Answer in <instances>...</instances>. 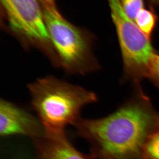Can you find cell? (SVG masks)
Segmentation results:
<instances>
[{"label":"cell","instance_id":"cell-1","mask_svg":"<svg viewBox=\"0 0 159 159\" xmlns=\"http://www.w3.org/2000/svg\"><path fill=\"white\" fill-rule=\"evenodd\" d=\"M159 115L143 92L102 118H80L74 126L95 159H142L145 142L158 130Z\"/></svg>","mask_w":159,"mask_h":159},{"label":"cell","instance_id":"cell-2","mask_svg":"<svg viewBox=\"0 0 159 159\" xmlns=\"http://www.w3.org/2000/svg\"><path fill=\"white\" fill-rule=\"evenodd\" d=\"M28 89L32 107L49 135H66V127L81 118V110L97 100L93 92L52 75L29 84Z\"/></svg>","mask_w":159,"mask_h":159},{"label":"cell","instance_id":"cell-3","mask_svg":"<svg viewBox=\"0 0 159 159\" xmlns=\"http://www.w3.org/2000/svg\"><path fill=\"white\" fill-rule=\"evenodd\" d=\"M42 7L60 68L68 74L79 75L99 70L100 67L93 52V34L69 22L56 6Z\"/></svg>","mask_w":159,"mask_h":159},{"label":"cell","instance_id":"cell-4","mask_svg":"<svg viewBox=\"0 0 159 159\" xmlns=\"http://www.w3.org/2000/svg\"><path fill=\"white\" fill-rule=\"evenodd\" d=\"M3 28L25 49L42 53L54 67L60 68L51 43L42 7L38 0H1Z\"/></svg>","mask_w":159,"mask_h":159},{"label":"cell","instance_id":"cell-5","mask_svg":"<svg viewBox=\"0 0 159 159\" xmlns=\"http://www.w3.org/2000/svg\"><path fill=\"white\" fill-rule=\"evenodd\" d=\"M122 53L124 74L141 91L140 83L146 77L151 58L156 51L151 39L127 16L119 0H107Z\"/></svg>","mask_w":159,"mask_h":159},{"label":"cell","instance_id":"cell-6","mask_svg":"<svg viewBox=\"0 0 159 159\" xmlns=\"http://www.w3.org/2000/svg\"><path fill=\"white\" fill-rule=\"evenodd\" d=\"M44 134L39 119L13 102L1 99L0 134L2 136L23 135L34 140Z\"/></svg>","mask_w":159,"mask_h":159},{"label":"cell","instance_id":"cell-7","mask_svg":"<svg viewBox=\"0 0 159 159\" xmlns=\"http://www.w3.org/2000/svg\"><path fill=\"white\" fill-rule=\"evenodd\" d=\"M34 141L37 159H91L74 148L66 135L45 134Z\"/></svg>","mask_w":159,"mask_h":159},{"label":"cell","instance_id":"cell-8","mask_svg":"<svg viewBox=\"0 0 159 159\" xmlns=\"http://www.w3.org/2000/svg\"><path fill=\"white\" fill-rule=\"evenodd\" d=\"M158 21V17L152 7L141 9L134 20L139 29L150 39Z\"/></svg>","mask_w":159,"mask_h":159},{"label":"cell","instance_id":"cell-9","mask_svg":"<svg viewBox=\"0 0 159 159\" xmlns=\"http://www.w3.org/2000/svg\"><path fill=\"white\" fill-rule=\"evenodd\" d=\"M142 159H159V130L152 134L145 142Z\"/></svg>","mask_w":159,"mask_h":159},{"label":"cell","instance_id":"cell-10","mask_svg":"<svg viewBox=\"0 0 159 159\" xmlns=\"http://www.w3.org/2000/svg\"><path fill=\"white\" fill-rule=\"evenodd\" d=\"M124 12L134 21L137 14L144 8V0H119Z\"/></svg>","mask_w":159,"mask_h":159},{"label":"cell","instance_id":"cell-11","mask_svg":"<svg viewBox=\"0 0 159 159\" xmlns=\"http://www.w3.org/2000/svg\"><path fill=\"white\" fill-rule=\"evenodd\" d=\"M146 77L159 90V54L157 52L149 61Z\"/></svg>","mask_w":159,"mask_h":159},{"label":"cell","instance_id":"cell-12","mask_svg":"<svg viewBox=\"0 0 159 159\" xmlns=\"http://www.w3.org/2000/svg\"><path fill=\"white\" fill-rule=\"evenodd\" d=\"M43 6H55V0H38Z\"/></svg>","mask_w":159,"mask_h":159},{"label":"cell","instance_id":"cell-13","mask_svg":"<svg viewBox=\"0 0 159 159\" xmlns=\"http://www.w3.org/2000/svg\"><path fill=\"white\" fill-rule=\"evenodd\" d=\"M152 4L159 7V0H150Z\"/></svg>","mask_w":159,"mask_h":159},{"label":"cell","instance_id":"cell-14","mask_svg":"<svg viewBox=\"0 0 159 159\" xmlns=\"http://www.w3.org/2000/svg\"><path fill=\"white\" fill-rule=\"evenodd\" d=\"M158 130H159V119L158 124Z\"/></svg>","mask_w":159,"mask_h":159},{"label":"cell","instance_id":"cell-15","mask_svg":"<svg viewBox=\"0 0 159 159\" xmlns=\"http://www.w3.org/2000/svg\"><path fill=\"white\" fill-rule=\"evenodd\" d=\"M91 159H95L93 158V157L91 156Z\"/></svg>","mask_w":159,"mask_h":159}]
</instances>
